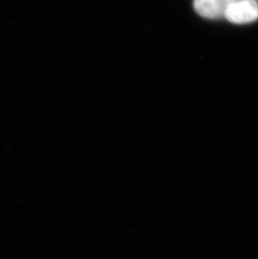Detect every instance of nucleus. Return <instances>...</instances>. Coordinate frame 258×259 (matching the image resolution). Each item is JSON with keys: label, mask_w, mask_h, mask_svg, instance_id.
I'll use <instances>...</instances> for the list:
<instances>
[{"label": "nucleus", "mask_w": 258, "mask_h": 259, "mask_svg": "<svg viewBox=\"0 0 258 259\" xmlns=\"http://www.w3.org/2000/svg\"><path fill=\"white\" fill-rule=\"evenodd\" d=\"M257 1H258V0H257Z\"/></svg>", "instance_id": "7ed1b4c3"}, {"label": "nucleus", "mask_w": 258, "mask_h": 259, "mask_svg": "<svg viewBox=\"0 0 258 259\" xmlns=\"http://www.w3.org/2000/svg\"><path fill=\"white\" fill-rule=\"evenodd\" d=\"M225 18L236 25H244L258 20V3L256 0H231Z\"/></svg>", "instance_id": "f257e3e1"}, {"label": "nucleus", "mask_w": 258, "mask_h": 259, "mask_svg": "<svg viewBox=\"0 0 258 259\" xmlns=\"http://www.w3.org/2000/svg\"><path fill=\"white\" fill-rule=\"evenodd\" d=\"M231 0H194V8L198 15L209 20L224 17Z\"/></svg>", "instance_id": "f03ea898"}]
</instances>
